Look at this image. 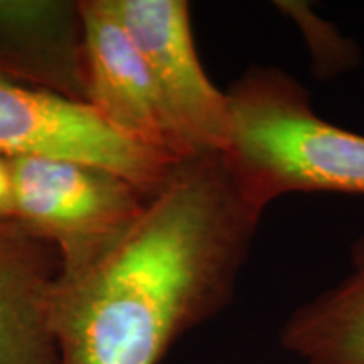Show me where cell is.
Here are the masks:
<instances>
[{
  "instance_id": "obj_10",
  "label": "cell",
  "mask_w": 364,
  "mask_h": 364,
  "mask_svg": "<svg viewBox=\"0 0 364 364\" xmlns=\"http://www.w3.org/2000/svg\"><path fill=\"white\" fill-rule=\"evenodd\" d=\"M277 9L289 14L295 24L302 27L314 58L317 76L327 78L351 70L358 65L359 53L351 41L341 36L334 26L317 17L302 2H275Z\"/></svg>"
},
{
  "instance_id": "obj_4",
  "label": "cell",
  "mask_w": 364,
  "mask_h": 364,
  "mask_svg": "<svg viewBox=\"0 0 364 364\" xmlns=\"http://www.w3.org/2000/svg\"><path fill=\"white\" fill-rule=\"evenodd\" d=\"M0 154L93 164L124 176L149 196L181 162L117 134L88 103L2 75Z\"/></svg>"
},
{
  "instance_id": "obj_6",
  "label": "cell",
  "mask_w": 364,
  "mask_h": 364,
  "mask_svg": "<svg viewBox=\"0 0 364 364\" xmlns=\"http://www.w3.org/2000/svg\"><path fill=\"white\" fill-rule=\"evenodd\" d=\"M85 103L117 134L184 161L142 54L118 16L115 0L78 2Z\"/></svg>"
},
{
  "instance_id": "obj_1",
  "label": "cell",
  "mask_w": 364,
  "mask_h": 364,
  "mask_svg": "<svg viewBox=\"0 0 364 364\" xmlns=\"http://www.w3.org/2000/svg\"><path fill=\"white\" fill-rule=\"evenodd\" d=\"M262 216L223 154L177 162L103 260L56 279V364H161L182 336L230 306Z\"/></svg>"
},
{
  "instance_id": "obj_9",
  "label": "cell",
  "mask_w": 364,
  "mask_h": 364,
  "mask_svg": "<svg viewBox=\"0 0 364 364\" xmlns=\"http://www.w3.org/2000/svg\"><path fill=\"white\" fill-rule=\"evenodd\" d=\"M279 343L300 364H364V235L343 279L287 316Z\"/></svg>"
},
{
  "instance_id": "obj_11",
  "label": "cell",
  "mask_w": 364,
  "mask_h": 364,
  "mask_svg": "<svg viewBox=\"0 0 364 364\" xmlns=\"http://www.w3.org/2000/svg\"><path fill=\"white\" fill-rule=\"evenodd\" d=\"M0 221H14L12 159L0 154Z\"/></svg>"
},
{
  "instance_id": "obj_7",
  "label": "cell",
  "mask_w": 364,
  "mask_h": 364,
  "mask_svg": "<svg viewBox=\"0 0 364 364\" xmlns=\"http://www.w3.org/2000/svg\"><path fill=\"white\" fill-rule=\"evenodd\" d=\"M59 263L16 221H0V364H56L49 312Z\"/></svg>"
},
{
  "instance_id": "obj_5",
  "label": "cell",
  "mask_w": 364,
  "mask_h": 364,
  "mask_svg": "<svg viewBox=\"0 0 364 364\" xmlns=\"http://www.w3.org/2000/svg\"><path fill=\"white\" fill-rule=\"evenodd\" d=\"M122 22L149 68L184 159L225 154L231 110L204 71L186 0H115Z\"/></svg>"
},
{
  "instance_id": "obj_3",
  "label": "cell",
  "mask_w": 364,
  "mask_h": 364,
  "mask_svg": "<svg viewBox=\"0 0 364 364\" xmlns=\"http://www.w3.org/2000/svg\"><path fill=\"white\" fill-rule=\"evenodd\" d=\"M11 159L14 221L53 250L59 279L103 260L150 198L124 176L93 164L46 156Z\"/></svg>"
},
{
  "instance_id": "obj_2",
  "label": "cell",
  "mask_w": 364,
  "mask_h": 364,
  "mask_svg": "<svg viewBox=\"0 0 364 364\" xmlns=\"http://www.w3.org/2000/svg\"><path fill=\"white\" fill-rule=\"evenodd\" d=\"M231 136L225 162L260 211L290 194L364 198V135L314 110L309 90L277 66H252L228 88Z\"/></svg>"
},
{
  "instance_id": "obj_8",
  "label": "cell",
  "mask_w": 364,
  "mask_h": 364,
  "mask_svg": "<svg viewBox=\"0 0 364 364\" xmlns=\"http://www.w3.org/2000/svg\"><path fill=\"white\" fill-rule=\"evenodd\" d=\"M0 75L85 102L78 4L0 0Z\"/></svg>"
}]
</instances>
